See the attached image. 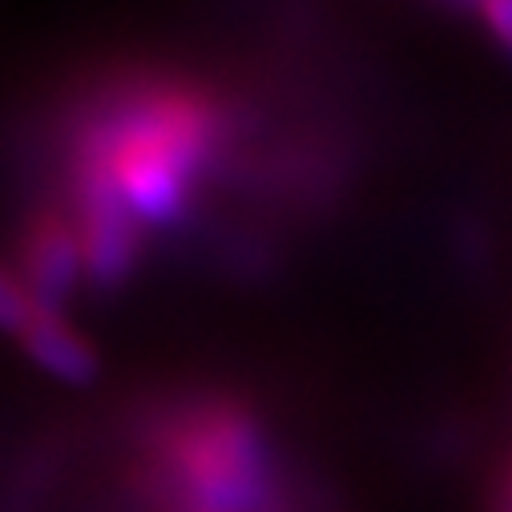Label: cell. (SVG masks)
Instances as JSON below:
<instances>
[{
  "label": "cell",
  "mask_w": 512,
  "mask_h": 512,
  "mask_svg": "<svg viewBox=\"0 0 512 512\" xmlns=\"http://www.w3.org/2000/svg\"><path fill=\"white\" fill-rule=\"evenodd\" d=\"M37 307H41V299L21 283L17 267L0 259V331L17 339L25 331V323L37 315Z\"/></svg>",
  "instance_id": "cell-5"
},
{
  "label": "cell",
  "mask_w": 512,
  "mask_h": 512,
  "mask_svg": "<svg viewBox=\"0 0 512 512\" xmlns=\"http://www.w3.org/2000/svg\"><path fill=\"white\" fill-rule=\"evenodd\" d=\"M154 488L170 512H279L283 484L263 420L234 396H198L146 432Z\"/></svg>",
  "instance_id": "cell-1"
},
{
  "label": "cell",
  "mask_w": 512,
  "mask_h": 512,
  "mask_svg": "<svg viewBox=\"0 0 512 512\" xmlns=\"http://www.w3.org/2000/svg\"><path fill=\"white\" fill-rule=\"evenodd\" d=\"M65 210L73 214L85 283L93 291H121L130 287L142 259H146V226L125 210L113 186L85 162H65Z\"/></svg>",
  "instance_id": "cell-2"
},
{
  "label": "cell",
  "mask_w": 512,
  "mask_h": 512,
  "mask_svg": "<svg viewBox=\"0 0 512 512\" xmlns=\"http://www.w3.org/2000/svg\"><path fill=\"white\" fill-rule=\"evenodd\" d=\"M17 347L53 379L61 383H89L97 375V347L61 307H37V315L17 335Z\"/></svg>",
  "instance_id": "cell-4"
},
{
  "label": "cell",
  "mask_w": 512,
  "mask_h": 512,
  "mask_svg": "<svg viewBox=\"0 0 512 512\" xmlns=\"http://www.w3.org/2000/svg\"><path fill=\"white\" fill-rule=\"evenodd\" d=\"M476 21H480V29L512 57V0H484V5H472L468 9Z\"/></svg>",
  "instance_id": "cell-6"
},
{
  "label": "cell",
  "mask_w": 512,
  "mask_h": 512,
  "mask_svg": "<svg viewBox=\"0 0 512 512\" xmlns=\"http://www.w3.org/2000/svg\"><path fill=\"white\" fill-rule=\"evenodd\" d=\"M17 275L21 283L45 303L69 311L73 295L85 283V259H81V238L73 226V214L65 202H45L29 210V218L17 230Z\"/></svg>",
  "instance_id": "cell-3"
}]
</instances>
